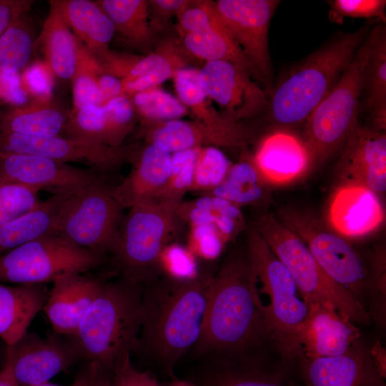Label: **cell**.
<instances>
[{"label": "cell", "mask_w": 386, "mask_h": 386, "mask_svg": "<svg viewBox=\"0 0 386 386\" xmlns=\"http://www.w3.org/2000/svg\"><path fill=\"white\" fill-rule=\"evenodd\" d=\"M257 277L247 257L228 258L214 274L200 337L191 350L206 362L256 363L254 352L272 341L257 289Z\"/></svg>", "instance_id": "6da1fadb"}, {"label": "cell", "mask_w": 386, "mask_h": 386, "mask_svg": "<svg viewBox=\"0 0 386 386\" xmlns=\"http://www.w3.org/2000/svg\"><path fill=\"white\" fill-rule=\"evenodd\" d=\"M214 274L178 279L169 277L142 291V320L136 352L175 379L174 367L198 342Z\"/></svg>", "instance_id": "7a4b0ae2"}, {"label": "cell", "mask_w": 386, "mask_h": 386, "mask_svg": "<svg viewBox=\"0 0 386 386\" xmlns=\"http://www.w3.org/2000/svg\"><path fill=\"white\" fill-rule=\"evenodd\" d=\"M142 287L102 283L82 317L74 343L81 357L109 372L135 352L142 320Z\"/></svg>", "instance_id": "3957f363"}, {"label": "cell", "mask_w": 386, "mask_h": 386, "mask_svg": "<svg viewBox=\"0 0 386 386\" xmlns=\"http://www.w3.org/2000/svg\"><path fill=\"white\" fill-rule=\"evenodd\" d=\"M366 32L363 27L335 39L282 80L269 103L273 121L283 126L305 122L350 64Z\"/></svg>", "instance_id": "277c9868"}, {"label": "cell", "mask_w": 386, "mask_h": 386, "mask_svg": "<svg viewBox=\"0 0 386 386\" xmlns=\"http://www.w3.org/2000/svg\"><path fill=\"white\" fill-rule=\"evenodd\" d=\"M247 256L269 303L265 320L272 341L281 355H301L299 337L310 312L291 274L256 228L247 232Z\"/></svg>", "instance_id": "5b68a950"}, {"label": "cell", "mask_w": 386, "mask_h": 386, "mask_svg": "<svg viewBox=\"0 0 386 386\" xmlns=\"http://www.w3.org/2000/svg\"><path fill=\"white\" fill-rule=\"evenodd\" d=\"M372 32L328 94L305 122L303 141L311 156L312 169L325 162L353 132L357 123L358 102L365 87Z\"/></svg>", "instance_id": "8992f818"}, {"label": "cell", "mask_w": 386, "mask_h": 386, "mask_svg": "<svg viewBox=\"0 0 386 386\" xmlns=\"http://www.w3.org/2000/svg\"><path fill=\"white\" fill-rule=\"evenodd\" d=\"M256 229L291 274L302 297L310 303L333 307L355 324H368L365 306L335 283L322 269L306 244L280 221L264 214Z\"/></svg>", "instance_id": "52a82bcc"}, {"label": "cell", "mask_w": 386, "mask_h": 386, "mask_svg": "<svg viewBox=\"0 0 386 386\" xmlns=\"http://www.w3.org/2000/svg\"><path fill=\"white\" fill-rule=\"evenodd\" d=\"M113 252L123 279L142 287L154 281L177 218L175 208L148 200L129 208Z\"/></svg>", "instance_id": "ba28073f"}, {"label": "cell", "mask_w": 386, "mask_h": 386, "mask_svg": "<svg viewBox=\"0 0 386 386\" xmlns=\"http://www.w3.org/2000/svg\"><path fill=\"white\" fill-rule=\"evenodd\" d=\"M104 255L58 234L41 236L0 256V283L52 282L62 275L96 268L103 262Z\"/></svg>", "instance_id": "9c48e42d"}, {"label": "cell", "mask_w": 386, "mask_h": 386, "mask_svg": "<svg viewBox=\"0 0 386 386\" xmlns=\"http://www.w3.org/2000/svg\"><path fill=\"white\" fill-rule=\"evenodd\" d=\"M280 219L306 244L325 273L364 305L366 293L371 290L367 271L347 239L315 215L300 209H282Z\"/></svg>", "instance_id": "30bf717a"}, {"label": "cell", "mask_w": 386, "mask_h": 386, "mask_svg": "<svg viewBox=\"0 0 386 386\" xmlns=\"http://www.w3.org/2000/svg\"><path fill=\"white\" fill-rule=\"evenodd\" d=\"M112 189L101 181L69 194L60 211L56 233L81 247L113 253L123 218Z\"/></svg>", "instance_id": "8fae6325"}, {"label": "cell", "mask_w": 386, "mask_h": 386, "mask_svg": "<svg viewBox=\"0 0 386 386\" xmlns=\"http://www.w3.org/2000/svg\"><path fill=\"white\" fill-rule=\"evenodd\" d=\"M277 0H218L217 14L253 67L255 74H271L268 33L271 19L279 4Z\"/></svg>", "instance_id": "7c38bea8"}, {"label": "cell", "mask_w": 386, "mask_h": 386, "mask_svg": "<svg viewBox=\"0 0 386 386\" xmlns=\"http://www.w3.org/2000/svg\"><path fill=\"white\" fill-rule=\"evenodd\" d=\"M249 74L234 63L209 61L199 69V81L207 96L219 106L220 113L239 122L257 115L269 105L265 94Z\"/></svg>", "instance_id": "4fadbf2b"}, {"label": "cell", "mask_w": 386, "mask_h": 386, "mask_svg": "<svg viewBox=\"0 0 386 386\" xmlns=\"http://www.w3.org/2000/svg\"><path fill=\"white\" fill-rule=\"evenodd\" d=\"M0 152L32 154L67 164L81 162L100 169L116 167L129 156L125 148L81 139L6 132H0Z\"/></svg>", "instance_id": "5bb4252c"}, {"label": "cell", "mask_w": 386, "mask_h": 386, "mask_svg": "<svg viewBox=\"0 0 386 386\" xmlns=\"http://www.w3.org/2000/svg\"><path fill=\"white\" fill-rule=\"evenodd\" d=\"M81 357L74 343L49 336L28 333L7 346L6 360L19 386H37L48 382Z\"/></svg>", "instance_id": "9a60e30c"}, {"label": "cell", "mask_w": 386, "mask_h": 386, "mask_svg": "<svg viewBox=\"0 0 386 386\" xmlns=\"http://www.w3.org/2000/svg\"><path fill=\"white\" fill-rule=\"evenodd\" d=\"M0 175L53 194H72L102 181L99 174L43 157L0 152Z\"/></svg>", "instance_id": "2e32d148"}, {"label": "cell", "mask_w": 386, "mask_h": 386, "mask_svg": "<svg viewBox=\"0 0 386 386\" xmlns=\"http://www.w3.org/2000/svg\"><path fill=\"white\" fill-rule=\"evenodd\" d=\"M385 219L378 194L360 184L339 182L327 203L325 223L346 239L372 234L383 225Z\"/></svg>", "instance_id": "e0dca14e"}, {"label": "cell", "mask_w": 386, "mask_h": 386, "mask_svg": "<svg viewBox=\"0 0 386 386\" xmlns=\"http://www.w3.org/2000/svg\"><path fill=\"white\" fill-rule=\"evenodd\" d=\"M339 182L364 185L377 194L386 189V135L359 124L345 143Z\"/></svg>", "instance_id": "ac0fdd59"}, {"label": "cell", "mask_w": 386, "mask_h": 386, "mask_svg": "<svg viewBox=\"0 0 386 386\" xmlns=\"http://www.w3.org/2000/svg\"><path fill=\"white\" fill-rule=\"evenodd\" d=\"M251 159L268 185L293 183L312 169L311 156L302 138L285 129L266 135Z\"/></svg>", "instance_id": "d6986e66"}, {"label": "cell", "mask_w": 386, "mask_h": 386, "mask_svg": "<svg viewBox=\"0 0 386 386\" xmlns=\"http://www.w3.org/2000/svg\"><path fill=\"white\" fill-rule=\"evenodd\" d=\"M309 305V315L299 337L304 357L339 356L359 341V330L355 323L333 307L321 303Z\"/></svg>", "instance_id": "ffe728a7"}, {"label": "cell", "mask_w": 386, "mask_h": 386, "mask_svg": "<svg viewBox=\"0 0 386 386\" xmlns=\"http://www.w3.org/2000/svg\"><path fill=\"white\" fill-rule=\"evenodd\" d=\"M305 360L306 386H385L360 341L343 355Z\"/></svg>", "instance_id": "44dd1931"}, {"label": "cell", "mask_w": 386, "mask_h": 386, "mask_svg": "<svg viewBox=\"0 0 386 386\" xmlns=\"http://www.w3.org/2000/svg\"><path fill=\"white\" fill-rule=\"evenodd\" d=\"M51 283L43 311L56 333L72 337L102 282L82 274H69Z\"/></svg>", "instance_id": "7402d4cb"}, {"label": "cell", "mask_w": 386, "mask_h": 386, "mask_svg": "<svg viewBox=\"0 0 386 386\" xmlns=\"http://www.w3.org/2000/svg\"><path fill=\"white\" fill-rule=\"evenodd\" d=\"M172 167V153L157 143H147L129 174L112 193L122 208L152 200L166 184Z\"/></svg>", "instance_id": "603a6c76"}, {"label": "cell", "mask_w": 386, "mask_h": 386, "mask_svg": "<svg viewBox=\"0 0 386 386\" xmlns=\"http://www.w3.org/2000/svg\"><path fill=\"white\" fill-rule=\"evenodd\" d=\"M178 99L196 121L227 138L234 147H244L252 138L249 129L225 118L211 103L199 81V69L184 67L173 76Z\"/></svg>", "instance_id": "cb8c5ba5"}, {"label": "cell", "mask_w": 386, "mask_h": 386, "mask_svg": "<svg viewBox=\"0 0 386 386\" xmlns=\"http://www.w3.org/2000/svg\"><path fill=\"white\" fill-rule=\"evenodd\" d=\"M78 41L97 61L109 52L114 24L99 4L89 0H53Z\"/></svg>", "instance_id": "d4e9b609"}, {"label": "cell", "mask_w": 386, "mask_h": 386, "mask_svg": "<svg viewBox=\"0 0 386 386\" xmlns=\"http://www.w3.org/2000/svg\"><path fill=\"white\" fill-rule=\"evenodd\" d=\"M45 284L5 285L0 283V337L6 346L20 340L46 302Z\"/></svg>", "instance_id": "484cf974"}, {"label": "cell", "mask_w": 386, "mask_h": 386, "mask_svg": "<svg viewBox=\"0 0 386 386\" xmlns=\"http://www.w3.org/2000/svg\"><path fill=\"white\" fill-rule=\"evenodd\" d=\"M69 113L51 100L37 101L0 109V132L31 136L64 133Z\"/></svg>", "instance_id": "4316f807"}, {"label": "cell", "mask_w": 386, "mask_h": 386, "mask_svg": "<svg viewBox=\"0 0 386 386\" xmlns=\"http://www.w3.org/2000/svg\"><path fill=\"white\" fill-rule=\"evenodd\" d=\"M69 194H53L29 212L0 225V256L41 236L57 234L60 211Z\"/></svg>", "instance_id": "83f0119b"}, {"label": "cell", "mask_w": 386, "mask_h": 386, "mask_svg": "<svg viewBox=\"0 0 386 386\" xmlns=\"http://www.w3.org/2000/svg\"><path fill=\"white\" fill-rule=\"evenodd\" d=\"M49 4L48 16L35 44L41 47L46 61L56 76L71 79L78 61L79 41L52 1Z\"/></svg>", "instance_id": "f1b7e54d"}, {"label": "cell", "mask_w": 386, "mask_h": 386, "mask_svg": "<svg viewBox=\"0 0 386 386\" xmlns=\"http://www.w3.org/2000/svg\"><path fill=\"white\" fill-rule=\"evenodd\" d=\"M144 136L147 143L159 144L172 154L208 146L234 147L227 138L196 120L149 122Z\"/></svg>", "instance_id": "f546056e"}, {"label": "cell", "mask_w": 386, "mask_h": 386, "mask_svg": "<svg viewBox=\"0 0 386 386\" xmlns=\"http://www.w3.org/2000/svg\"><path fill=\"white\" fill-rule=\"evenodd\" d=\"M175 214L189 226L213 225L227 242L234 239L245 227L239 206L211 194H204L188 202H182L177 206Z\"/></svg>", "instance_id": "4dcf8cb0"}, {"label": "cell", "mask_w": 386, "mask_h": 386, "mask_svg": "<svg viewBox=\"0 0 386 386\" xmlns=\"http://www.w3.org/2000/svg\"><path fill=\"white\" fill-rule=\"evenodd\" d=\"M96 2L112 20L114 34L124 43L142 49L152 44L154 31L149 20V1L99 0Z\"/></svg>", "instance_id": "1f68e13d"}, {"label": "cell", "mask_w": 386, "mask_h": 386, "mask_svg": "<svg viewBox=\"0 0 386 386\" xmlns=\"http://www.w3.org/2000/svg\"><path fill=\"white\" fill-rule=\"evenodd\" d=\"M184 48L194 56L209 61H228L234 63L249 74H255L252 66L233 40L223 24L219 21L212 26L182 37Z\"/></svg>", "instance_id": "d6a6232c"}, {"label": "cell", "mask_w": 386, "mask_h": 386, "mask_svg": "<svg viewBox=\"0 0 386 386\" xmlns=\"http://www.w3.org/2000/svg\"><path fill=\"white\" fill-rule=\"evenodd\" d=\"M267 186L251 157H247L232 164L223 182L204 194L223 198L240 207L263 203L268 198Z\"/></svg>", "instance_id": "836d02e7"}, {"label": "cell", "mask_w": 386, "mask_h": 386, "mask_svg": "<svg viewBox=\"0 0 386 386\" xmlns=\"http://www.w3.org/2000/svg\"><path fill=\"white\" fill-rule=\"evenodd\" d=\"M369 56L365 82L367 89V109L370 114L372 129L385 132L386 129V35L385 29L375 28Z\"/></svg>", "instance_id": "e575fe53"}, {"label": "cell", "mask_w": 386, "mask_h": 386, "mask_svg": "<svg viewBox=\"0 0 386 386\" xmlns=\"http://www.w3.org/2000/svg\"><path fill=\"white\" fill-rule=\"evenodd\" d=\"M191 382L196 386H284L262 372L257 364L206 362L194 380Z\"/></svg>", "instance_id": "d590c367"}, {"label": "cell", "mask_w": 386, "mask_h": 386, "mask_svg": "<svg viewBox=\"0 0 386 386\" xmlns=\"http://www.w3.org/2000/svg\"><path fill=\"white\" fill-rule=\"evenodd\" d=\"M26 14L14 20L0 36V71L20 74L28 66L35 43Z\"/></svg>", "instance_id": "8d00e7d4"}, {"label": "cell", "mask_w": 386, "mask_h": 386, "mask_svg": "<svg viewBox=\"0 0 386 386\" xmlns=\"http://www.w3.org/2000/svg\"><path fill=\"white\" fill-rule=\"evenodd\" d=\"M199 148L172 154V167L168 179L152 200L177 209L184 194L191 189Z\"/></svg>", "instance_id": "74e56055"}, {"label": "cell", "mask_w": 386, "mask_h": 386, "mask_svg": "<svg viewBox=\"0 0 386 386\" xmlns=\"http://www.w3.org/2000/svg\"><path fill=\"white\" fill-rule=\"evenodd\" d=\"M135 111L147 123L177 119L188 113L187 108L171 94L159 86L130 96Z\"/></svg>", "instance_id": "f35d334b"}, {"label": "cell", "mask_w": 386, "mask_h": 386, "mask_svg": "<svg viewBox=\"0 0 386 386\" xmlns=\"http://www.w3.org/2000/svg\"><path fill=\"white\" fill-rule=\"evenodd\" d=\"M102 70L97 61L79 41L78 61L71 79L73 109L102 105V96L97 84V75Z\"/></svg>", "instance_id": "ab89813d"}, {"label": "cell", "mask_w": 386, "mask_h": 386, "mask_svg": "<svg viewBox=\"0 0 386 386\" xmlns=\"http://www.w3.org/2000/svg\"><path fill=\"white\" fill-rule=\"evenodd\" d=\"M232 164L225 154L217 147L213 146L199 147L190 191L207 193L212 190L223 182Z\"/></svg>", "instance_id": "60d3db41"}, {"label": "cell", "mask_w": 386, "mask_h": 386, "mask_svg": "<svg viewBox=\"0 0 386 386\" xmlns=\"http://www.w3.org/2000/svg\"><path fill=\"white\" fill-rule=\"evenodd\" d=\"M39 191L0 175V225L35 208Z\"/></svg>", "instance_id": "b9f144b4"}, {"label": "cell", "mask_w": 386, "mask_h": 386, "mask_svg": "<svg viewBox=\"0 0 386 386\" xmlns=\"http://www.w3.org/2000/svg\"><path fill=\"white\" fill-rule=\"evenodd\" d=\"M328 2L330 5V19L332 22L342 24L345 17H377L385 22V0H335Z\"/></svg>", "instance_id": "7bdbcfd3"}, {"label": "cell", "mask_w": 386, "mask_h": 386, "mask_svg": "<svg viewBox=\"0 0 386 386\" xmlns=\"http://www.w3.org/2000/svg\"><path fill=\"white\" fill-rule=\"evenodd\" d=\"M177 29L182 36L207 29L219 21L214 1H191L177 16Z\"/></svg>", "instance_id": "ee69618b"}, {"label": "cell", "mask_w": 386, "mask_h": 386, "mask_svg": "<svg viewBox=\"0 0 386 386\" xmlns=\"http://www.w3.org/2000/svg\"><path fill=\"white\" fill-rule=\"evenodd\" d=\"M54 74L44 61H37L26 66L20 74L21 86L28 96L37 101L51 100Z\"/></svg>", "instance_id": "f6af8a7d"}, {"label": "cell", "mask_w": 386, "mask_h": 386, "mask_svg": "<svg viewBox=\"0 0 386 386\" xmlns=\"http://www.w3.org/2000/svg\"><path fill=\"white\" fill-rule=\"evenodd\" d=\"M160 265L169 277L178 279H191L199 273L194 254L188 248L177 244H167L164 247L161 254Z\"/></svg>", "instance_id": "bcb514c9"}, {"label": "cell", "mask_w": 386, "mask_h": 386, "mask_svg": "<svg viewBox=\"0 0 386 386\" xmlns=\"http://www.w3.org/2000/svg\"><path fill=\"white\" fill-rule=\"evenodd\" d=\"M227 243L218 231L211 224L190 226L188 249L194 254L207 259H213L221 253Z\"/></svg>", "instance_id": "7dc6e473"}, {"label": "cell", "mask_w": 386, "mask_h": 386, "mask_svg": "<svg viewBox=\"0 0 386 386\" xmlns=\"http://www.w3.org/2000/svg\"><path fill=\"white\" fill-rule=\"evenodd\" d=\"M29 96L24 90L20 74H9L0 71V99L10 105L27 103Z\"/></svg>", "instance_id": "c3c4849f"}, {"label": "cell", "mask_w": 386, "mask_h": 386, "mask_svg": "<svg viewBox=\"0 0 386 386\" xmlns=\"http://www.w3.org/2000/svg\"><path fill=\"white\" fill-rule=\"evenodd\" d=\"M33 2L30 0H0V36L14 20L29 11Z\"/></svg>", "instance_id": "681fc988"}, {"label": "cell", "mask_w": 386, "mask_h": 386, "mask_svg": "<svg viewBox=\"0 0 386 386\" xmlns=\"http://www.w3.org/2000/svg\"><path fill=\"white\" fill-rule=\"evenodd\" d=\"M97 84L102 96V105L124 94L122 79L103 70L97 75Z\"/></svg>", "instance_id": "f907efd6"}, {"label": "cell", "mask_w": 386, "mask_h": 386, "mask_svg": "<svg viewBox=\"0 0 386 386\" xmlns=\"http://www.w3.org/2000/svg\"><path fill=\"white\" fill-rule=\"evenodd\" d=\"M137 370L132 366L130 356L124 358L111 372L112 386H139Z\"/></svg>", "instance_id": "816d5d0a"}, {"label": "cell", "mask_w": 386, "mask_h": 386, "mask_svg": "<svg viewBox=\"0 0 386 386\" xmlns=\"http://www.w3.org/2000/svg\"><path fill=\"white\" fill-rule=\"evenodd\" d=\"M190 2L189 0H153L149 1V4L157 16L167 20L178 16Z\"/></svg>", "instance_id": "f5cc1de1"}, {"label": "cell", "mask_w": 386, "mask_h": 386, "mask_svg": "<svg viewBox=\"0 0 386 386\" xmlns=\"http://www.w3.org/2000/svg\"><path fill=\"white\" fill-rule=\"evenodd\" d=\"M372 362L381 378L386 376V352L385 347L377 341L369 350Z\"/></svg>", "instance_id": "db71d44e"}, {"label": "cell", "mask_w": 386, "mask_h": 386, "mask_svg": "<svg viewBox=\"0 0 386 386\" xmlns=\"http://www.w3.org/2000/svg\"><path fill=\"white\" fill-rule=\"evenodd\" d=\"M89 386H112L111 372L94 364L88 366Z\"/></svg>", "instance_id": "11a10c76"}, {"label": "cell", "mask_w": 386, "mask_h": 386, "mask_svg": "<svg viewBox=\"0 0 386 386\" xmlns=\"http://www.w3.org/2000/svg\"><path fill=\"white\" fill-rule=\"evenodd\" d=\"M0 386H19L12 372L10 362L6 360L0 371Z\"/></svg>", "instance_id": "9f6ffc18"}, {"label": "cell", "mask_w": 386, "mask_h": 386, "mask_svg": "<svg viewBox=\"0 0 386 386\" xmlns=\"http://www.w3.org/2000/svg\"><path fill=\"white\" fill-rule=\"evenodd\" d=\"M136 377L139 386H163L147 371L140 372L137 370Z\"/></svg>", "instance_id": "6f0895ef"}, {"label": "cell", "mask_w": 386, "mask_h": 386, "mask_svg": "<svg viewBox=\"0 0 386 386\" xmlns=\"http://www.w3.org/2000/svg\"><path fill=\"white\" fill-rule=\"evenodd\" d=\"M74 386H89L88 368L73 382Z\"/></svg>", "instance_id": "680465c9"}, {"label": "cell", "mask_w": 386, "mask_h": 386, "mask_svg": "<svg viewBox=\"0 0 386 386\" xmlns=\"http://www.w3.org/2000/svg\"><path fill=\"white\" fill-rule=\"evenodd\" d=\"M167 386H196L192 382L189 380H182L177 377L172 380V382Z\"/></svg>", "instance_id": "91938a15"}, {"label": "cell", "mask_w": 386, "mask_h": 386, "mask_svg": "<svg viewBox=\"0 0 386 386\" xmlns=\"http://www.w3.org/2000/svg\"><path fill=\"white\" fill-rule=\"evenodd\" d=\"M37 386H63V385H56V384H52V383H50V382H48L37 385ZM66 386H74V384L72 383L70 385H66Z\"/></svg>", "instance_id": "94428289"}]
</instances>
